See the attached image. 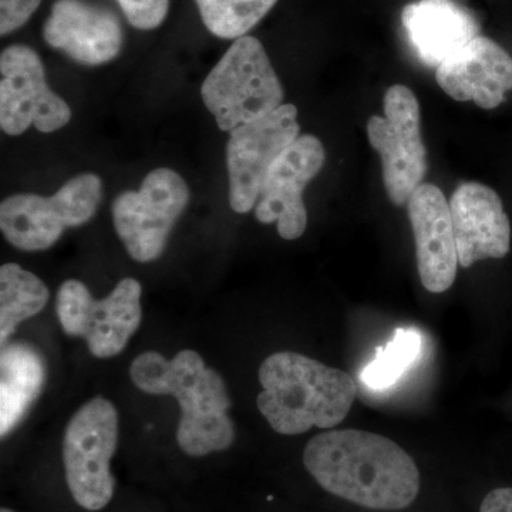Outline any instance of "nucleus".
I'll return each mask as SVG.
<instances>
[{"label": "nucleus", "mask_w": 512, "mask_h": 512, "mask_svg": "<svg viewBox=\"0 0 512 512\" xmlns=\"http://www.w3.org/2000/svg\"><path fill=\"white\" fill-rule=\"evenodd\" d=\"M303 464L323 490L369 510H404L420 491L413 458L393 440L369 431L320 433L306 444Z\"/></svg>", "instance_id": "1"}, {"label": "nucleus", "mask_w": 512, "mask_h": 512, "mask_svg": "<svg viewBox=\"0 0 512 512\" xmlns=\"http://www.w3.org/2000/svg\"><path fill=\"white\" fill-rule=\"evenodd\" d=\"M130 377L141 392L175 397L181 409L175 437L188 456H208L234 444L227 386L194 350L171 360L158 352L141 353L131 363Z\"/></svg>", "instance_id": "2"}, {"label": "nucleus", "mask_w": 512, "mask_h": 512, "mask_svg": "<svg viewBox=\"0 0 512 512\" xmlns=\"http://www.w3.org/2000/svg\"><path fill=\"white\" fill-rule=\"evenodd\" d=\"M259 412L279 434L328 430L348 417L357 397L355 379L296 352H278L259 367Z\"/></svg>", "instance_id": "3"}, {"label": "nucleus", "mask_w": 512, "mask_h": 512, "mask_svg": "<svg viewBox=\"0 0 512 512\" xmlns=\"http://www.w3.org/2000/svg\"><path fill=\"white\" fill-rule=\"evenodd\" d=\"M201 97L222 131L268 116L284 100V87L256 37H239L201 86Z\"/></svg>", "instance_id": "4"}, {"label": "nucleus", "mask_w": 512, "mask_h": 512, "mask_svg": "<svg viewBox=\"0 0 512 512\" xmlns=\"http://www.w3.org/2000/svg\"><path fill=\"white\" fill-rule=\"evenodd\" d=\"M119 443V413L103 396L93 397L73 414L63 436L67 487L84 510L100 511L116 488L111 458Z\"/></svg>", "instance_id": "5"}, {"label": "nucleus", "mask_w": 512, "mask_h": 512, "mask_svg": "<svg viewBox=\"0 0 512 512\" xmlns=\"http://www.w3.org/2000/svg\"><path fill=\"white\" fill-rule=\"evenodd\" d=\"M101 198L103 183L93 173L76 175L52 197L10 195L0 204V231L20 251H45L62 238L67 228L92 220Z\"/></svg>", "instance_id": "6"}, {"label": "nucleus", "mask_w": 512, "mask_h": 512, "mask_svg": "<svg viewBox=\"0 0 512 512\" xmlns=\"http://www.w3.org/2000/svg\"><path fill=\"white\" fill-rule=\"evenodd\" d=\"M140 282L124 278L103 299H94L82 281L63 282L56 296L60 325L69 336L86 340L99 359L120 355L143 319Z\"/></svg>", "instance_id": "7"}, {"label": "nucleus", "mask_w": 512, "mask_h": 512, "mask_svg": "<svg viewBox=\"0 0 512 512\" xmlns=\"http://www.w3.org/2000/svg\"><path fill=\"white\" fill-rule=\"evenodd\" d=\"M188 202L190 188L171 168H157L147 174L137 191L117 195L111 214L128 255L138 262L160 258Z\"/></svg>", "instance_id": "8"}, {"label": "nucleus", "mask_w": 512, "mask_h": 512, "mask_svg": "<svg viewBox=\"0 0 512 512\" xmlns=\"http://www.w3.org/2000/svg\"><path fill=\"white\" fill-rule=\"evenodd\" d=\"M370 144L382 157L383 181L397 207L409 202L427 173V150L420 131V106L409 87L396 84L384 96V116L367 123Z\"/></svg>", "instance_id": "9"}, {"label": "nucleus", "mask_w": 512, "mask_h": 512, "mask_svg": "<svg viewBox=\"0 0 512 512\" xmlns=\"http://www.w3.org/2000/svg\"><path fill=\"white\" fill-rule=\"evenodd\" d=\"M298 109L282 104L262 119L231 131L227 144L229 204L238 214L255 208L266 175L299 137Z\"/></svg>", "instance_id": "10"}, {"label": "nucleus", "mask_w": 512, "mask_h": 512, "mask_svg": "<svg viewBox=\"0 0 512 512\" xmlns=\"http://www.w3.org/2000/svg\"><path fill=\"white\" fill-rule=\"evenodd\" d=\"M0 127L20 136L30 127L55 133L72 119L69 104L46 80L45 66L35 50L25 45L6 47L0 55Z\"/></svg>", "instance_id": "11"}, {"label": "nucleus", "mask_w": 512, "mask_h": 512, "mask_svg": "<svg viewBox=\"0 0 512 512\" xmlns=\"http://www.w3.org/2000/svg\"><path fill=\"white\" fill-rule=\"evenodd\" d=\"M325 147L318 137L296 138L272 165L255 205L256 220L274 224L286 241L301 238L308 225L303 191L322 170Z\"/></svg>", "instance_id": "12"}, {"label": "nucleus", "mask_w": 512, "mask_h": 512, "mask_svg": "<svg viewBox=\"0 0 512 512\" xmlns=\"http://www.w3.org/2000/svg\"><path fill=\"white\" fill-rule=\"evenodd\" d=\"M421 284L431 293H443L457 276L458 254L450 202L436 185L423 183L409 202Z\"/></svg>", "instance_id": "13"}, {"label": "nucleus", "mask_w": 512, "mask_h": 512, "mask_svg": "<svg viewBox=\"0 0 512 512\" xmlns=\"http://www.w3.org/2000/svg\"><path fill=\"white\" fill-rule=\"evenodd\" d=\"M43 39L74 62L100 66L119 56L123 29L110 10L83 0H57L43 26Z\"/></svg>", "instance_id": "14"}, {"label": "nucleus", "mask_w": 512, "mask_h": 512, "mask_svg": "<svg viewBox=\"0 0 512 512\" xmlns=\"http://www.w3.org/2000/svg\"><path fill=\"white\" fill-rule=\"evenodd\" d=\"M458 264L470 268L510 252L511 225L500 195L480 183H464L450 201Z\"/></svg>", "instance_id": "15"}, {"label": "nucleus", "mask_w": 512, "mask_h": 512, "mask_svg": "<svg viewBox=\"0 0 512 512\" xmlns=\"http://www.w3.org/2000/svg\"><path fill=\"white\" fill-rule=\"evenodd\" d=\"M436 79L454 100L495 109L512 90V57L498 43L477 36L437 67Z\"/></svg>", "instance_id": "16"}, {"label": "nucleus", "mask_w": 512, "mask_h": 512, "mask_svg": "<svg viewBox=\"0 0 512 512\" xmlns=\"http://www.w3.org/2000/svg\"><path fill=\"white\" fill-rule=\"evenodd\" d=\"M403 26L417 56L439 67L478 35V23L470 10L454 0H419L403 10Z\"/></svg>", "instance_id": "17"}, {"label": "nucleus", "mask_w": 512, "mask_h": 512, "mask_svg": "<svg viewBox=\"0 0 512 512\" xmlns=\"http://www.w3.org/2000/svg\"><path fill=\"white\" fill-rule=\"evenodd\" d=\"M46 362L25 342L8 343L0 355V436L5 439L28 416L42 393Z\"/></svg>", "instance_id": "18"}, {"label": "nucleus", "mask_w": 512, "mask_h": 512, "mask_svg": "<svg viewBox=\"0 0 512 512\" xmlns=\"http://www.w3.org/2000/svg\"><path fill=\"white\" fill-rule=\"evenodd\" d=\"M50 292L45 282L18 264L0 268V343L8 339L23 320L33 318L45 309Z\"/></svg>", "instance_id": "19"}, {"label": "nucleus", "mask_w": 512, "mask_h": 512, "mask_svg": "<svg viewBox=\"0 0 512 512\" xmlns=\"http://www.w3.org/2000/svg\"><path fill=\"white\" fill-rule=\"evenodd\" d=\"M421 345L417 330L397 329L393 338L377 349L375 359L363 367L360 380L375 392L392 389L419 359Z\"/></svg>", "instance_id": "20"}, {"label": "nucleus", "mask_w": 512, "mask_h": 512, "mask_svg": "<svg viewBox=\"0 0 512 512\" xmlns=\"http://www.w3.org/2000/svg\"><path fill=\"white\" fill-rule=\"evenodd\" d=\"M278 0H195L212 35L237 40L247 36Z\"/></svg>", "instance_id": "21"}, {"label": "nucleus", "mask_w": 512, "mask_h": 512, "mask_svg": "<svg viewBox=\"0 0 512 512\" xmlns=\"http://www.w3.org/2000/svg\"><path fill=\"white\" fill-rule=\"evenodd\" d=\"M128 23L140 30H153L164 22L170 0H117Z\"/></svg>", "instance_id": "22"}, {"label": "nucleus", "mask_w": 512, "mask_h": 512, "mask_svg": "<svg viewBox=\"0 0 512 512\" xmlns=\"http://www.w3.org/2000/svg\"><path fill=\"white\" fill-rule=\"evenodd\" d=\"M42 0H0V35L6 36L22 28Z\"/></svg>", "instance_id": "23"}, {"label": "nucleus", "mask_w": 512, "mask_h": 512, "mask_svg": "<svg viewBox=\"0 0 512 512\" xmlns=\"http://www.w3.org/2000/svg\"><path fill=\"white\" fill-rule=\"evenodd\" d=\"M480 512H512V488H497L485 495Z\"/></svg>", "instance_id": "24"}, {"label": "nucleus", "mask_w": 512, "mask_h": 512, "mask_svg": "<svg viewBox=\"0 0 512 512\" xmlns=\"http://www.w3.org/2000/svg\"><path fill=\"white\" fill-rule=\"evenodd\" d=\"M0 512H15V511L9 510V508H2V510H0Z\"/></svg>", "instance_id": "25"}]
</instances>
